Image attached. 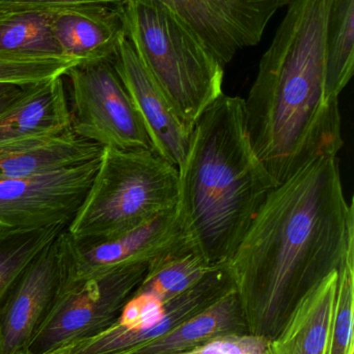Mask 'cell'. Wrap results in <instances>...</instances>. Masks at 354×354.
<instances>
[{
  "label": "cell",
  "mask_w": 354,
  "mask_h": 354,
  "mask_svg": "<svg viewBox=\"0 0 354 354\" xmlns=\"http://www.w3.org/2000/svg\"><path fill=\"white\" fill-rule=\"evenodd\" d=\"M218 266L191 248H184L151 262L136 290L166 304L199 284Z\"/></svg>",
  "instance_id": "cell-18"
},
{
  "label": "cell",
  "mask_w": 354,
  "mask_h": 354,
  "mask_svg": "<svg viewBox=\"0 0 354 354\" xmlns=\"http://www.w3.org/2000/svg\"><path fill=\"white\" fill-rule=\"evenodd\" d=\"M122 0H0V12H54L87 6H121Z\"/></svg>",
  "instance_id": "cell-25"
},
{
  "label": "cell",
  "mask_w": 354,
  "mask_h": 354,
  "mask_svg": "<svg viewBox=\"0 0 354 354\" xmlns=\"http://www.w3.org/2000/svg\"><path fill=\"white\" fill-rule=\"evenodd\" d=\"M44 354H70V353H69L68 348H67V347H64V348L57 349V351H51V353Z\"/></svg>",
  "instance_id": "cell-28"
},
{
  "label": "cell",
  "mask_w": 354,
  "mask_h": 354,
  "mask_svg": "<svg viewBox=\"0 0 354 354\" xmlns=\"http://www.w3.org/2000/svg\"><path fill=\"white\" fill-rule=\"evenodd\" d=\"M67 227L54 225L0 233V309L27 266Z\"/></svg>",
  "instance_id": "cell-21"
},
{
  "label": "cell",
  "mask_w": 354,
  "mask_h": 354,
  "mask_svg": "<svg viewBox=\"0 0 354 354\" xmlns=\"http://www.w3.org/2000/svg\"><path fill=\"white\" fill-rule=\"evenodd\" d=\"M354 243L338 270L336 303L326 354H353Z\"/></svg>",
  "instance_id": "cell-22"
},
{
  "label": "cell",
  "mask_w": 354,
  "mask_h": 354,
  "mask_svg": "<svg viewBox=\"0 0 354 354\" xmlns=\"http://www.w3.org/2000/svg\"><path fill=\"white\" fill-rule=\"evenodd\" d=\"M60 233L27 266L0 309V354H26L60 295L64 282Z\"/></svg>",
  "instance_id": "cell-11"
},
{
  "label": "cell",
  "mask_w": 354,
  "mask_h": 354,
  "mask_svg": "<svg viewBox=\"0 0 354 354\" xmlns=\"http://www.w3.org/2000/svg\"><path fill=\"white\" fill-rule=\"evenodd\" d=\"M353 243L354 201L345 197L338 157L278 183L229 261L249 333L274 340Z\"/></svg>",
  "instance_id": "cell-1"
},
{
  "label": "cell",
  "mask_w": 354,
  "mask_h": 354,
  "mask_svg": "<svg viewBox=\"0 0 354 354\" xmlns=\"http://www.w3.org/2000/svg\"><path fill=\"white\" fill-rule=\"evenodd\" d=\"M121 6H78L51 12L52 30L62 55L78 64L112 60L126 37Z\"/></svg>",
  "instance_id": "cell-13"
},
{
  "label": "cell",
  "mask_w": 354,
  "mask_h": 354,
  "mask_svg": "<svg viewBox=\"0 0 354 354\" xmlns=\"http://www.w3.org/2000/svg\"><path fill=\"white\" fill-rule=\"evenodd\" d=\"M122 1H123V2H126V1H127V0H122Z\"/></svg>",
  "instance_id": "cell-29"
},
{
  "label": "cell",
  "mask_w": 354,
  "mask_h": 354,
  "mask_svg": "<svg viewBox=\"0 0 354 354\" xmlns=\"http://www.w3.org/2000/svg\"><path fill=\"white\" fill-rule=\"evenodd\" d=\"M149 264L127 266L80 282L62 285L26 354H44L76 344L116 322Z\"/></svg>",
  "instance_id": "cell-7"
},
{
  "label": "cell",
  "mask_w": 354,
  "mask_h": 354,
  "mask_svg": "<svg viewBox=\"0 0 354 354\" xmlns=\"http://www.w3.org/2000/svg\"><path fill=\"white\" fill-rule=\"evenodd\" d=\"M60 239L64 254V285L89 280L127 266L150 264L172 252L191 248L179 222L176 208L112 239L76 241L66 228L60 233Z\"/></svg>",
  "instance_id": "cell-9"
},
{
  "label": "cell",
  "mask_w": 354,
  "mask_h": 354,
  "mask_svg": "<svg viewBox=\"0 0 354 354\" xmlns=\"http://www.w3.org/2000/svg\"><path fill=\"white\" fill-rule=\"evenodd\" d=\"M126 37L185 126L224 95V66L201 39L158 0L121 6Z\"/></svg>",
  "instance_id": "cell-4"
},
{
  "label": "cell",
  "mask_w": 354,
  "mask_h": 354,
  "mask_svg": "<svg viewBox=\"0 0 354 354\" xmlns=\"http://www.w3.org/2000/svg\"><path fill=\"white\" fill-rule=\"evenodd\" d=\"M333 0H289L245 100L251 145L278 183L344 145L339 100L326 91Z\"/></svg>",
  "instance_id": "cell-2"
},
{
  "label": "cell",
  "mask_w": 354,
  "mask_h": 354,
  "mask_svg": "<svg viewBox=\"0 0 354 354\" xmlns=\"http://www.w3.org/2000/svg\"><path fill=\"white\" fill-rule=\"evenodd\" d=\"M354 70V0H333L326 32V91L332 99L353 78Z\"/></svg>",
  "instance_id": "cell-20"
},
{
  "label": "cell",
  "mask_w": 354,
  "mask_h": 354,
  "mask_svg": "<svg viewBox=\"0 0 354 354\" xmlns=\"http://www.w3.org/2000/svg\"><path fill=\"white\" fill-rule=\"evenodd\" d=\"M12 86H16V85L0 84V95L6 93L8 91H10Z\"/></svg>",
  "instance_id": "cell-27"
},
{
  "label": "cell",
  "mask_w": 354,
  "mask_h": 354,
  "mask_svg": "<svg viewBox=\"0 0 354 354\" xmlns=\"http://www.w3.org/2000/svg\"><path fill=\"white\" fill-rule=\"evenodd\" d=\"M26 87L12 86L10 91L0 95V113L15 103L23 95Z\"/></svg>",
  "instance_id": "cell-26"
},
{
  "label": "cell",
  "mask_w": 354,
  "mask_h": 354,
  "mask_svg": "<svg viewBox=\"0 0 354 354\" xmlns=\"http://www.w3.org/2000/svg\"><path fill=\"white\" fill-rule=\"evenodd\" d=\"M270 340L253 334L228 335L176 354H265Z\"/></svg>",
  "instance_id": "cell-24"
},
{
  "label": "cell",
  "mask_w": 354,
  "mask_h": 354,
  "mask_svg": "<svg viewBox=\"0 0 354 354\" xmlns=\"http://www.w3.org/2000/svg\"><path fill=\"white\" fill-rule=\"evenodd\" d=\"M100 158L39 176L0 180V233L68 226L91 187Z\"/></svg>",
  "instance_id": "cell-8"
},
{
  "label": "cell",
  "mask_w": 354,
  "mask_h": 354,
  "mask_svg": "<svg viewBox=\"0 0 354 354\" xmlns=\"http://www.w3.org/2000/svg\"><path fill=\"white\" fill-rule=\"evenodd\" d=\"M0 53L66 57L54 37L51 12H0Z\"/></svg>",
  "instance_id": "cell-19"
},
{
  "label": "cell",
  "mask_w": 354,
  "mask_h": 354,
  "mask_svg": "<svg viewBox=\"0 0 354 354\" xmlns=\"http://www.w3.org/2000/svg\"><path fill=\"white\" fill-rule=\"evenodd\" d=\"M104 147L72 130L0 143V180L24 178L99 159Z\"/></svg>",
  "instance_id": "cell-14"
},
{
  "label": "cell",
  "mask_w": 354,
  "mask_h": 354,
  "mask_svg": "<svg viewBox=\"0 0 354 354\" xmlns=\"http://www.w3.org/2000/svg\"><path fill=\"white\" fill-rule=\"evenodd\" d=\"M78 66L68 57H33L0 53V84L25 87L62 77Z\"/></svg>",
  "instance_id": "cell-23"
},
{
  "label": "cell",
  "mask_w": 354,
  "mask_h": 354,
  "mask_svg": "<svg viewBox=\"0 0 354 354\" xmlns=\"http://www.w3.org/2000/svg\"><path fill=\"white\" fill-rule=\"evenodd\" d=\"M64 77L29 85L0 113V143L72 130Z\"/></svg>",
  "instance_id": "cell-15"
},
{
  "label": "cell",
  "mask_w": 354,
  "mask_h": 354,
  "mask_svg": "<svg viewBox=\"0 0 354 354\" xmlns=\"http://www.w3.org/2000/svg\"><path fill=\"white\" fill-rule=\"evenodd\" d=\"M64 77L74 134L102 147L152 149L145 124L112 60L78 64Z\"/></svg>",
  "instance_id": "cell-6"
},
{
  "label": "cell",
  "mask_w": 354,
  "mask_h": 354,
  "mask_svg": "<svg viewBox=\"0 0 354 354\" xmlns=\"http://www.w3.org/2000/svg\"><path fill=\"white\" fill-rule=\"evenodd\" d=\"M178 174L176 212L189 245L227 263L278 185L251 145L245 99L224 93L202 114Z\"/></svg>",
  "instance_id": "cell-3"
},
{
  "label": "cell",
  "mask_w": 354,
  "mask_h": 354,
  "mask_svg": "<svg viewBox=\"0 0 354 354\" xmlns=\"http://www.w3.org/2000/svg\"><path fill=\"white\" fill-rule=\"evenodd\" d=\"M178 191V168L152 149L104 147L91 187L67 232L76 241L118 236L175 209Z\"/></svg>",
  "instance_id": "cell-5"
},
{
  "label": "cell",
  "mask_w": 354,
  "mask_h": 354,
  "mask_svg": "<svg viewBox=\"0 0 354 354\" xmlns=\"http://www.w3.org/2000/svg\"><path fill=\"white\" fill-rule=\"evenodd\" d=\"M172 10L226 66L241 50L257 46L289 0H158Z\"/></svg>",
  "instance_id": "cell-10"
},
{
  "label": "cell",
  "mask_w": 354,
  "mask_h": 354,
  "mask_svg": "<svg viewBox=\"0 0 354 354\" xmlns=\"http://www.w3.org/2000/svg\"><path fill=\"white\" fill-rule=\"evenodd\" d=\"M337 285L338 270L301 301L265 354H326Z\"/></svg>",
  "instance_id": "cell-16"
},
{
  "label": "cell",
  "mask_w": 354,
  "mask_h": 354,
  "mask_svg": "<svg viewBox=\"0 0 354 354\" xmlns=\"http://www.w3.org/2000/svg\"><path fill=\"white\" fill-rule=\"evenodd\" d=\"M112 64L145 124L152 149L175 167H180L188 149L191 131L175 111L126 37L121 41Z\"/></svg>",
  "instance_id": "cell-12"
},
{
  "label": "cell",
  "mask_w": 354,
  "mask_h": 354,
  "mask_svg": "<svg viewBox=\"0 0 354 354\" xmlns=\"http://www.w3.org/2000/svg\"><path fill=\"white\" fill-rule=\"evenodd\" d=\"M251 334L236 290L183 322L170 334L130 354H176L228 335Z\"/></svg>",
  "instance_id": "cell-17"
}]
</instances>
